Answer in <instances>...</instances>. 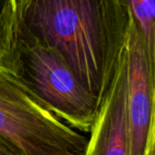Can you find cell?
I'll return each instance as SVG.
<instances>
[{"mask_svg": "<svg viewBox=\"0 0 155 155\" xmlns=\"http://www.w3.org/2000/svg\"><path fill=\"white\" fill-rule=\"evenodd\" d=\"M18 30L55 50L101 107L127 47V0H17Z\"/></svg>", "mask_w": 155, "mask_h": 155, "instance_id": "1", "label": "cell"}, {"mask_svg": "<svg viewBox=\"0 0 155 155\" xmlns=\"http://www.w3.org/2000/svg\"><path fill=\"white\" fill-rule=\"evenodd\" d=\"M17 50L14 79L69 127L91 132L101 107L62 56L19 30Z\"/></svg>", "mask_w": 155, "mask_h": 155, "instance_id": "2", "label": "cell"}, {"mask_svg": "<svg viewBox=\"0 0 155 155\" xmlns=\"http://www.w3.org/2000/svg\"><path fill=\"white\" fill-rule=\"evenodd\" d=\"M0 136L26 155H84L88 138L41 105L14 78L0 74Z\"/></svg>", "mask_w": 155, "mask_h": 155, "instance_id": "3", "label": "cell"}, {"mask_svg": "<svg viewBox=\"0 0 155 155\" xmlns=\"http://www.w3.org/2000/svg\"><path fill=\"white\" fill-rule=\"evenodd\" d=\"M125 63L130 155H150L155 129V107L143 46L133 21L125 47Z\"/></svg>", "mask_w": 155, "mask_h": 155, "instance_id": "4", "label": "cell"}, {"mask_svg": "<svg viewBox=\"0 0 155 155\" xmlns=\"http://www.w3.org/2000/svg\"><path fill=\"white\" fill-rule=\"evenodd\" d=\"M89 133L84 155H130L125 51L114 84Z\"/></svg>", "mask_w": 155, "mask_h": 155, "instance_id": "5", "label": "cell"}, {"mask_svg": "<svg viewBox=\"0 0 155 155\" xmlns=\"http://www.w3.org/2000/svg\"><path fill=\"white\" fill-rule=\"evenodd\" d=\"M17 0H0V74L14 78L18 48Z\"/></svg>", "mask_w": 155, "mask_h": 155, "instance_id": "6", "label": "cell"}, {"mask_svg": "<svg viewBox=\"0 0 155 155\" xmlns=\"http://www.w3.org/2000/svg\"><path fill=\"white\" fill-rule=\"evenodd\" d=\"M127 2L143 46L155 107V0H127Z\"/></svg>", "mask_w": 155, "mask_h": 155, "instance_id": "7", "label": "cell"}, {"mask_svg": "<svg viewBox=\"0 0 155 155\" xmlns=\"http://www.w3.org/2000/svg\"><path fill=\"white\" fill-rule=\"evenodd\" d=\"M0 155H26L18 147L0 136Z\"/></svg>", "mask_w": 155, "mask_h": 155, "instance_id": "8", "label": "cell"}, {"mask_svg": "<svg viewBox=\"0 0 155 155\" xmlns=\"http://www.w3.org/2000/svg\"><path fill=\"white\" fill-rule=\"evenodd\" d=\"M150 155H155V130H154V135H153L152 147H151V152H150Z\"/></svg>", "mask_w": 155, "mask_h": 155, "instance_id": "9", "label": "cell"}]
</instances>
